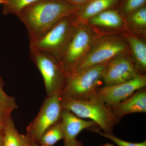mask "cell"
I'll list each match as a JSON object with an SVG mask.
<instances>
[{
    "label": "cell",
    "mask_w": 146,
    "mask_h": 146,
    "mask_svg": "<svg viewBox=\"0 0 146 146\" xmlns=\"http://www.w3.org/2000/svg\"><path fill=\"white\" fill-rule=\"evenodd\" d=\"M81 6L63 0H37L24 8L17 17L26 28L31 45L61 19L75 13Z\"/></svg>",
    "instance_id": "6da1fadb"
},
{
    "label": "cell",
    "mask_w": 146,
    "mask_h": 146,
    "mask_svg": "<svg viewBox=\"0 0 146 146\" xmlns=\"http://www.w3.org/2000/svg\"><path fill=\"white\" fill-rule=\"evenodd\" d=\"M97 38L96 33L89 25L79 22L58 59L67 77L86 58Z\"/></svg>",
    "instance_id": "7a4b0ae2"
},
{
    "label": "cell",
    "mask_w": 146,
    "mask_h": 146,
    "mask_svg": "<svg viewBox=\"0 0 146 146\" xmlns=\"http://www.w3.org/2000/svg\"><path fill=\"white\" fill-rule=\"evenodd\" d=\"M107 63L84 68L68 76L65 87L60 94V98L84 101L95 96L102 81Z\"/></svg>",
    "instance_id": "3957f363"
},
{
    "label": "cell",
    "mask_w": 146,
    "mask_h": 146,
    "mask_svg": "<svg viewBox=\"0 0 146 146\" xmlns=\"http://www.w3.org/2000/svg\"><path fill=\"white\" fill-rule=\"evenodd\" d=\"M62 108L70 110L78 117L94 121L105 133L113 134V129L121 119L115 115L98 94L91 99L79 101L61 98Z\"/></svg>",
    "instance_id": "277c9868"
},
{
    "label": "cell",
    "mask_w": 146,
    "mask_h": 146,
    "mask_svg": "<svg viewBox=\"0 0 146 146\" xmlns=\"http://www.w3.org/2000/svg\"><path fill=\"white\" fill-rule=\"evenodd\" d=\"M79 23L75 13L64 17L41 39L29 45L30 49L46 52L58 60Z\"/></svg>",
    "instance_id": "5b68a950"
},
{
    "label": "cell",
    "mask_w": 146,
    "mask_h": 146,
    "mask_svg": "<svg viewBox=\"0 0 146 146\" xmlns=\"http://www.w3.org/2000/svg\"><path fill=\"white\" fill-rule=\"evenodd\" d=\"M30 50V58L42 75L47 96L60 94L67 82V76L58 60L46 52Z\"/></svg>",
    "instance_id": "8992f818"
},
{
    "label": "cell",
    "mask_w": 146,
    "mask_h": 146,
    "mask_svg": "<svg viewBox=\"0 0 146 146\" xmlns=\"http://www.w3.org/2000/svg\"><path fill=\"white\" fill-rule=\"evenodd\" d=\"M126 42L121 36L115 35H105L97 38L89 54L74 72L107 63L115 56L125 51L127 47Z\"/></svg>",
    "instance_id": "52a82bcc"
},
{
    "label": "cell",
    "mask_w": 146,
    "mask_h": 146,
    "mask_svg": "<svg viewBox=\"0 0 146 146\" xmlns=\"http://www.w3.org/2000/svg\"><path fill=\"white\" fill-rule=\"evenodd\" d=\"M62 109L60 94L47 96L38 114L27 127L26 135L31 142L39 143L47 129L60 119Z\"/></svg>",
    "instance_id": "ba28073f"
},
{
    "label": "cell",
    "mask_w": 146,
    "mask_h": 146,
    "mask_svg": "<svg viewBox=\"0 0 146 146\" xmlns=\"http://www.w3.org/2000/svg\"><path fill=\"white\" fill-rule=\"evenodd\" d=\"M125 52L121 53L107 62L102 78L104 86L129 81L140 74L133 59Z\"/></svg>",
    "instance_id": "9c48e42d"
},
{
    "label": "cell",
    "mask_w": 146,
    "mask_h": 146,
    "mask_svg": "<svg viewBox=\"0 0 146 146\" xmlns=\"http://www.w3.org/2000/svg\"><path fill=\"white\" fill-rule=\"evenodd\" d=\"M146 76L138 74L135 78L113 86L98 88V96L108 107L111 108L130 96L137 90L146 87Z\"/></svg>",
    "instance_id": "30bf717a"
},
{
    "label": "cell",
    "mask_w": 146,
    "mask_h": 146,
    "mask_svg": "<svg viewBox=\"0 0 146 146\" xmlns=\"http://www.w3.org/2000/svg\"><path fill=\"white\" fill-rule=\"evenodd\" d=\"M60 119L65 134L64 140L75 139L82 130L98 127L94 121L82 119L65 108H62Z\"/></svg>",
    "instance_id": "8fae6325"
},
{
    "label": "cell",
    "mask_w": 146,
    "mask_h": 146,
    "mask_svg": "<svg viewBox=\"0 0 146 146\" xmlns=\"http://www.w3.org/2000/svg\"><path fill=\"white\" fill-rule=\"evenodd\" d=\"M118 118L132 113L146 112V87L137 90L132 95L110 108Z\"/></svg>",
    "instance_id": "7c38bea8"
},
{
    "label": "cell",
    "mask_w": 146,
    "mask_h": 146,
    "mask_svg": "<svg viewBox=\"0 0 146 146\" xmlns=\"http://www.w3.org/2000/svg\"><path fill=\"white\" fill-rule=\"evenodd\" d=\"M121 0H91L82 5L75 14L80 22H87L90 18L108 9H113Z\"/></svg>",
    "instance_id": "4fadbf2b"
},
{
    "label": "cell",
    "mask_w": 146,
    "mask_h": 146,
    "mask_svg": "<svg viewBox=\"0 0 146 146\" xmlns=\"http://www.w3.org/2000/svg\"><path fill=\"white\" fill-rule=\"evenodd\" d=\"M122 17L117 10L111 9L98 13L87 22L89 25L100 27L119 28L123 25Z\"/></svg>",
    "instance_id": "5bb4252c"
},
{
    "label": "cell",
    "mask_w": 146,
    "mask_h": 146,
    "mask_svg": "<svg viewBox=\"0 0 146 146\" xmlns=\"http://www.w3.org/2000/svg\"><path fill=\"white\" fill-rule=\"evenodd\" d=\"M126 42L133 54L132 58L139 74H145L146 70V44L145 42L134 35L127 36Z\"/></svg>",
    "instance_id": "9a60e30c"
},
{
    "label": "cell",
    "mask_w": 146,
    "mask_h": 146,
    "mask_svg": "<svg viewBox=\"0 0 146 146\" xmlns=\"http://www.w3.org/2000/svg\"><path fill=\"white\" fill-rule=\"evenodd\" d=\"M4 146H31V142L26 135L18 131L12 117L9 118L3 126Z\"/></svg>",
    "instance_id": "2e32d148"
},
{
    "label": "cell",
    "mask_w": 146,
    "mask_h": 146,
    "mask_svg": "<svg viewBox=\"0 0 146 146\" xmlns=\"http://www.w3.org/2000/svg\"><path fill=\"white\" fill-rule=\"evenodd\" d=\"M65 139V134L60 119L55 123L42 135L39 142L42 145H54L58 141Z\"/></svg>",
    "instance_id": "e0dca14e"
},
{
    "label": "cell",
    "mask_w": 146,
    "mask_h": 146,
    "mask_svg": "<svg viewBox=\"0 0 146 146\" xmlns=\"http://www.w3.org/2000/svg\"><path fill=\"white\" fill-rule=\"evenodd\" d=\"M37 0H3L2 13L4 15L18 16L21 11Z\"/></svg>",
    "instance_id": "ac0fdd59"
},
{
    "label": "cell",
    "mask_w": 146,
    "mask_h": 146,
    "mask_svg": "<svg viewBox=\"0 0 146 146\" xmlns=\"http://www.w3.org/2000/svg\"><path fill=\"white\" fill-rule=\"evenodd\" d=\"M128 23L137 29H145L146 7L145 6L135 11L126 17Z\"/></svg>",
    "instance_id": "d6986e66"
},
{
    "label": "cell",
    "mask_w": 146,
    "mask_h": 146,
    "mask_svg": "<svg viewBox=\"0 0 146 146\" xmlns=\"http://www.w3.org/2000/svg\"><path fill=\"white\" fill-rule=\"evenodd\" d=\"M4 82L0 75V106L9 112H11L18 108L14 97L10 96L3 89Z\"/></svg>",
    "instance_id": "ffe728a7"
},
{
    "label": "cell",
    "mask_w": 146,
    "mask_h": 146,
    "mask_svg": "<svg viewBox=\"0 0 146 146\" xmlns=\"http://www.w3.org/2000/svg\"><path fill=\"white\" fill-rule=\"evenodd\" d=\"M146 0H123L118 11L122 16L126 17L145 6Z\"/></svg>",
    "instance_id": "44dd1931"
},
{
    "label": "cell",
    "mask_w": 146,
    "mask_h": 146,
    "mask_svg": "<svg viewBox=\"0 0 146 146\" xmlns=\"http://www.w3.org/2000/svg\"><path fill=\"white\" fill-rule=\"evenodd\" d=\"M89 130L92 131L96 133H99L105 138L110 139L111 141L115 143L117 146H146V140L141 142V143H131V142L121 140V139L116 137L113 134H108V133L102 132L99 129V128H96V127L91 128L89 129Z\"/></svg>",
    "instance_id": "7402d4cb"
},
{
    "label": "cell",
    "mask_w": 146,
    "mask_h": 146,
    "mask_svg": "<svg viewBox=\"0 0 146 146\" xmlns=\"http://www.w3.org/2000/svg\"><path fill=\"white\" fill-rule=\"evenodd\" d=\"M11 113L0 106V125L4 126L7 119L11 117Z\"/></svg>",
    "instance_id": "603a6c76"
},
{
    "label": "cell",
    "mask_w": 146,
    "mask_h": 146,
    "mask_svg": "<svg viewBox=\"0 0 146 146\" xmlns=\"http://www.w3.org/2000/svg\"><path fill=\"white\" fill-rule=\"evenodd\" d=\"M64 146H84L83 144L76 138L64 140Z\"/></svg>",
    "instance_id": "cb8c5ba5"
},
{
    "label": "cell",
    "mask_w": 146,
    "mask_h": 146,
    "mask_svg": "<svg viewBox=\"0 0 146 146\" xmlns=\"http://www.w3.org/2000/svg\"><path fill=\"white\" fill-rule=\"evenodd\" d=\"M65 2L78 5H82L89 2L91 0H63Z\"/></svg>",
    "instance_id": "d4e9b609"
},
{
    "label": "cell",
    "mask_w": 146,
    "mask_h": 146,
    "mask_svg": "<svg viewBox=\"0 0 146 146\" xmlns=\"http://www.w3.org/2000/svg\"><path fill=\"white\" fill-rule=\"evenodd\" d=\"M4 131L3 127V129H0V146H4Z\"/></svg>",
    "instance_id": "484cf974"
},
{
    "label": "cell",
    "mask_w": 146,
    "mask_h": 146,
    "mask_svg": "<svg viewBox=\"0 0 146 146\" xmlns=\"http://www.w3.org/2000/svg\"><path fill=\"white\" fill-rule=\"evenodd\" d=\"M31 146H50L47 145H42L36 142H31Z\"/></svg>",
    "instance_id": "4316f807"
},
{
    "label": "cell",
    "mask_w": 146,
    "mask_h": 146,
    "mask_svg": "<svg viewBox=\"0 0 146 146\" xmlns=\"http://www.w3.org/2000/svg\"><path fill=\"white\" fill-rule=\"evenodd\" d=\"M100 146H115L114 145L111 143H107L104 144V145H101Z\"/></svg>",
    "instance_id": "83f0119b"
},
{
    "label": "cell",
    "mask_w": 146,
    "mask_h": 146,
    "mask_svg": "<svg viewBox=\"0 0 146 146\" xmlns=\"http://www.w3.org/2000/svg\"><path fill=\"white\" fill-rule=\"evenodd\" d=\"M3 126L0 125V129H3Z\"/></svg>",
    "instance_id": "f1b7e54d"
},
{
    "label": "cell",
    "mask_w": 146,
    "mask_h": 146,
    "mask_svg": "<svg viewBox=\"0 0 146 146\" xmlns=\"http://www.w3.org/2000/svg\"><path fill=\"white\" fill-rule=\"evenodd\" d=\"M3 3V0H0V5L2 4Z\"/></svg>",
    "instance_id": "f546056e"
}]
</instances>
